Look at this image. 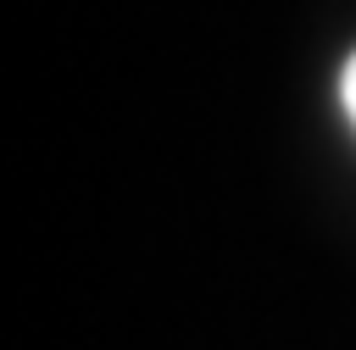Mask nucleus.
I'll return each instance as SVG.
<instances>
[{
	"mask_svg": "<svg viewBox=\"0 0 356 350\" xmlns=\"http://www.w3.org/2000/svg\"><path fill=\"white\" fill-rule=\"evenodd\" d=\"M339 106H345V117H350V128H356V50H350V61H345V72H339Z\"/></svg>",
	"mask_w": 356,
	"mask_h": 350,
	"instance_id": "1",
	"label": "nucleus"
}]
</instances>
